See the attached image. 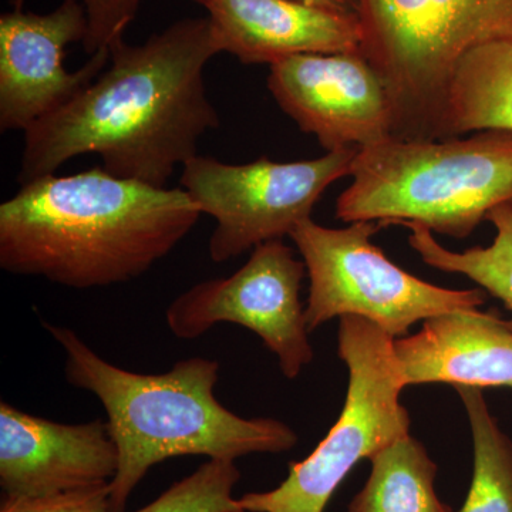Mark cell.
I'll return each mask as SVG.
<instances>
[{
    "label": "cell",
    "instance_id": "4fadbf2b",
    "mask_svg": "<svg viewBox=\"0 0 512 512\" xmlns=\"http://www.w3.org/2000/svg\"><path fill=\"white\" fill-rule=\"evenodd\" d=\"M207 10L221 53L272 64L312 53L359 52L363 28L348 10L303 0H192Z\"/></svg>",
    "mask_w": 512,
    "mask_h": 512
},
{
    "label": "cell",
    "instance_id": "9a60e30c",
    "mask_svg": "<svg viewBox=\"0 0 512 512\" xmlns=\"http://www.w3.org/2000/svg\"><path fill=\"white\" fill-rule=\"evenodd\" d=\"M512 131V40L470 50L448 86L441 138Z\"/></svg>",
    "mask_w": 512,
    "mask_h": 512
},
{
    "label": "cell",
    "instance_id": "8fae6325",
    "mask_svg": "<svg viewBox=\"0 0 512 512\" xmlns=\"http://www.w3.org/2000/svg\"><path fill=\"white\" fill-rule=\"evenodd\" d=\"M87 18L79 0L39 15L12 8L0 16V130L25 133L72 101L106 69L110 50L90 56L77 72L64 66L66 47L83 43Z\"/></svg>",
    "mask_w": 512,
    "mask_h": 512
},
{
    "label": "cell",
    "instance_id": "5bb4252c",
    "mask_svg": "<svg viewBox=\"0 0 512 512\" xmlns=\"http://www.w3.org/2000/svg\"><path fill=\"white\" fill-rule=\"evenodd\" d=\"M406 386L512 387V320L471 309L424 320L419 332L393 340Z\"/></svg>",
    "mask_w": 512,
    "mask_h": 512
},
{
    "label": "cell",
    "instance_id": "7a4b0ae2",
    "mask_svg": "<svg viewBox=\"0 0 512 512\" xmlns=\"http://www.w3.org/2000/svg\"><path fill=\"white\" fill-rule=\"evenodd\" d=\"M183 188H158L94 167L20 185L0 205V266L73 289L146 274L201 218Z\"/></svg>",
    "mask_w": 512,
    "mask_h": 512
},
{
    "label": "cell",
    "instance_id": "6da1fadb",
    "mask_svg": "<svg viewBox=\"0 0 512 512\" xmlns=\"http://www.w3.org/2000/svg\"><path fill=\"white\" fill-rule=\"evenodd\" d=\"M221 50L210 19L178 20L140 45L121 39L106 69L72 101L25 131L20 185L84 154L107 173L165 188L221 120L205 87Z\"/></svg>",
    "mask_w": 512,
    "mask_h": 512
},
{
    "label": "cell",
    "instance_id": "5b68a950",
    "mask_svg": "<svg viewBox=\"0 0 512 512\" xmlns=\"http://www.w3.org/2000/svg\"><path fill=\"white\" fill-rule=\"evenodd\" d=\"M360 52L393 110L392 137L440 140L451 77L470 50L512 40V0H355Z\"/></svg>",
    "mask_w": 512,
    "mask_h": 512
},
{
    "label": "cell",
    "instance_id": "2e32d148",
    "mask_svg": "<svg viewBox=\"0 0 512 512\" xmlns=\"http://www.w3.org/2000/svg\"><path fill=\"white\" fill-rule=\"evenodd\" d=\"M370 464L365 487L346 512H453L434 488L439 467L410 434L377 451Z\"/></svg>",
    "mask_w": 512,
    "mask_h": 512
},
{
    "label": "cell",
    "instance_id": "277c9868",
    "mask_svg": "<svg viewBox=\"0 0 512 512\" xmlns=\"http://www.w3.org/2000/svg\"><path fill=\"white\" fill-rule=\"evenodd\" d=\"M352 184L336 201L343 222L420 224L470 237L490 212L512 202V131L443 140H399L359 150Z\"/></svg>",
    "mask_w": 512,
    "mask_h": 512
},
{
    "label": "cell",
    "instance_id": "3957f363",
    "mask_svg": "<svg viewBox=\"0 0 512 512\" xmlns=\"http://www.w3.org/2000/svg\"><path fill=\"white\" fill-rule=\"evenodd\" d=\"M45 328L66 353L67 382L94 394L106 410L119 451L110 483L113 512H124L148 470L170 458L237 461L249 454L285 453L298 443L284 421L244 419L218 402L217 360L191 357L170 372L144 375L107 362L72 329L50 323Z\"/></svg>",
    "mask_w": 512,
    "mask_h": 512
},
{
    "label": "cell",
    "instance_id": "9c48e42d",
    "mask_svg": "<svg viewBox=\"0 0 512 512\" xmlns=\"http://www.w3.org/2000/svg\"><path fill=\"white\" fill-rule=\"evenodd\" d=\"M306 275L305 262L284 239H274L252 249L247 264L228 278L200 282L177 296L165 322L184 340L200 338L218 323L244 326L274 353L282 375L293 380L315 356L299 296Z\"/></svg>",
    "mask_w": 512,
    "mask_h": 512
},
{
    "label": "cell",
    "instance_id": "e0dca14e",
    "mask_svg": "<svg viewBox=\"0 0 512 512\" xmlns=\"http://www.w3.org/2000/svg\"><path fill=\"white\" fill-rule=\"evenodd\" d=\"M487 221L495 228L490 247H474L463 252L444 248L429 228L404 224L410 229V247L431 268L467 276L512 311V202L490 212Z\"/></svg>",
    "mask_w": 512,
    "mask_h": 512
},
{
    "label": "cell",
    "instance_id": "cb8c5ba5",
    "mask_svg": "<svg viewBox=\"0 0 512 512\" xmlns=\"http://www.w3.org/2000/svg\"><path fill=\"white\" fill-rule=\"evenodd\" d=\"M239 512H245V511H239Z\"/></svg>",
    "mask_w": 512,
    "mask_h": 512
},
{
    "label": "cell",
    "instance_id": "ac0fdd59",
    "mask_svg": "<svg viewBox=\"0 0 512 512\" xmlns=\"http://www.w3.org/2000/svg\"><path fill=\"white\" fill-rule=\"evenodd\" d=\"M473 437V477L457 512H512V440L494 419L483 390L456 387Z\"/></svg>",
    "mask_w": 512,
    "mask_h": 512
},
{
    "label": "cell",
    "instance_id": "52a82bcc",
    "mask_svg": "<svg viewBox=\"0 0 512 512\" xmlns=\"http://www.w3.org/2000/svg\"><path fill=\"white\" fill-rule=\"evenodd\" d=\"M380 228L373 221L328 228L311 218L293 229L289 237L309 278L305 308L309 333L329 320L357 316L393 339L404 338L420 320L484 305L483 289L440 288L394 264L370 241Z\"/></svg>",
    "mask_w": 512,
    "mask_h": 512
},
{
    "label": "cell",
    "instance_id": "8992f818",
    "mask_svg": "<svg viewBox=\"0 0 512 512\" xmlns=\"http://www.w3.org/2000/svg\"><path fill=\"white\" fill-rule=\"evenodd\" d=\"M393 340L369 320L340 318L338 353L349 383L338 421L305 460L289 464L279 487L239 497L242 510L323 512L356 464L409 434V412L400 403L407 386Z\"/></svg>",
    "mask_w": 512,
    "mask_h": 512
},
{
    "label": "cell",
    "instance_id": "d6986e66",
    "mask_svg": "<svg viewBox=\"0 0 512 512\" xmlns=\"http://www.w3.org/2000/svg\"><path fill=\"white\" fill-rule=\"evenodd\" d=\"M241 480L232 460H208L194 473L177 481L160 497L134 512H239L234 497Z\"/></svg>",
    "mask_w": 512,
    "mask_h": 512
},
{
    "label": "cell",
    "instance_id": "7c38bea8",
    "mask_svg": "<svg viewBox=\"0 0 512 512\" xmlns=\"http://www.w3.org/2000/svg\"><path fill=\"white\" fill-rule=\"evenodd\" d=\"M119 451L107 421L63 424L0 403V485L8 498L109 484Z\"/></svg>",
    "mask_w": 512,
    "mask_h": 512
},
{
    "label": "cell",
    "instance_id": "30bf717a",
    "mask_svg": "<svg viewBox=\"0 0 512 512\" xmlns=\"http://www.w3.org/2000/svg\"><path fill=\"white\" fill-rule=\"evenodd\" d=\"M269 67L276 104L326 151L363 150L392 137L389 93L360 50L292 56Z\"/></svg>",
    "mask_w": 512,
    "mask_h": 512
},
{
    "label": "cell",
    "instance_id": "ba28073f",
    "mask_svg": "<svg viewBox=\"0 0 512 512\" xmlns=\"http://www.w3.org/2000/svg\"><path fill=\"white\" fill-rule=\"evenodd\" d=\"M357 148L326 151L312 160L227 164L195 156L183 165L180 185L202 215L217 221L208 244L210 258L222 264L249 249L284 239L311 220L326 190L352 174Z\"/></svg>",
    "mask_w": 512,
    "mask_h": 512
},
{
    "label": "cell",
    "instance_id": "44dd1931",
    "mask_svg": "<svg viewBox=\"0 0 512 512\" xmlns=\"http://www.w3.org/2000/svg\"><path fill=\"white\" fill-rule=\"evenodd\" d=\"M0 512H113L110 483L43 497H6Z\"/></svg>",
    "mask_w": 512,
    "mask_h": 512
},
{
    "label": "cell",
    "instance_id": "ffe728a7",
    "mask_svg": "<svg viewBox=\"0 0 512 512\" xmlns=\"http://www.w3.org/2000/svg\"><path fill=\"white\" fill-rule=\"evenodd\" d=\"M87 18V36L82 43L86 55L110 50L136 19L141 0H79Z\"/></svg>",
    "mask_w": 512,
    "mask_h": 512
},
{
    "label": "cell",
    "instance_id": "7402d4cb",
    "mask_svg": "<svg viewBox=\"0 0 512 512\" xmlns=\"http://www.w3.org/2000/svg\"><path fill=\"white\" fill-rule=\"evenodd\" d=\"M303 2L312 3V5L325 6V8L348 10L356 13L355 0H303Z\"/></svg>",
    "mask_w": 512,
    "mask_h": 512
},
{
    "label": "cell",
    "instance_id": "603a6c76",
    "mask_svg": "<svg viewBox=\"0 0 512 512\" xmlns=\"http://www.w3.org/2000/svg\"><path fill=\"white\" fill-rule=\"evenodd\" d=\"M9 3L13 6V8H22L25 0H9Z\"/></svg>",
    "mask_w": 512,
    "mask_h": 512
}]
</instances>
